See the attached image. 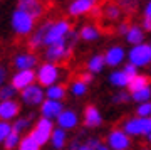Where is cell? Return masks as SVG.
Listing matches in <instances>:
<instances>
[{"instance_id": "3", "label": "cell", "mask_w": 151, "mask_h": 150, "mask_svg": "<svg viewBox=\"0 0 151 150\" xmlns=\"http://www.w3.org/2000/svg\"><path fill=\"white\" fill-rule=\"evenodd\" d=\"M126 133L129 135H151V118H133L124 125Z\"/></svg>"}, {"instance_id": "11", "label": "cell", "mask_w": 151, "mask_h": 150, "mask_svg": "<svg viewBox=\"0 0 151 150\" xmlns=\"http://www.w3.org/2000/svg\"><path fill=\"white\" fill-rule=\"evenodd\" d=\"M97 5V0H76L69 7L70 15H81L89 10H94Z\"/></svg>"}, {"instance_id": "5", "label": "cell", "mask_w": 151, "mask_h": 150, "mask_svg": "<svg viewBox=\"0 0 151 150\" xmlns=\"http://www.w3.org/2000/svg\"><path fill=\"white\" fill-rule=\"evenodd\" d=\"M129 63L134 66H146L151 63V46L139 44L129 51Z\"/></svg>"}, {"instance_id": "8", "label": "cell", "mask_w": 151, "mask_h": 150, "mask_svg": "<svg viewBox=\"0 0 151 150\" xmlns=\"http://www.w3.org/2000/svg\"><path fill=\"white\" fill-rule=\"evenodd\" d=\"M19 10L25 12L35 20L44 14V4L42 0H19Z\"/></svg>"}, {"instance_id": "7", "label": "cell", "mask_w": 151, "mask_h": 150, "mask_svg": "<svg viewBox=\"0 0 151 150\" xmlns=\"http://www.w3.org/2000/svg\"><path fill=\"white\" fill-rule=\"evenodd\" d=\"M57 76H59V69H57L52 63H47V64L40 66V69H39V73H37V79L42 86H49V88H50V86L55 83Z\"/></svg>"}, {"instance_id": "6", "label": "cell", "mask_w": 151, "mask_h": 150, "mask_svg": "<svg viewBox=\"0 0 151 150\" xmlns=\"http://www.w3.org/2000/svg\"><path fill=\"white\" fill-rule=\"evenodd\" d=\"M52 133H54V130H52V122H50L49 118H40L30 135L39 142V145H44L49 138H52Z\"/></svg>"}, {"instance_id": "19", "label": "cell", "mask_w": 151, "mask_h": 150, "mask_svg": "<svg viewBox=\"0 0 151 150\" xmlns=\"http://www.w3.org/2000/svg\"><path fill=\"white\" fill-rule=\"evenodd\" d=\"M35 63H37V58L34 54H22V56H17L15 58L14 64L20 71H29L32 66H35Z\"/></svg>"}, {"instance_id": "38", "label": "cell", "mask_w": 151, "mask_h": 150, "mask_svg": "<svg viewBox=\"0 0 151 150\" xmlns=\"http://www.w3.org/2000/svg\"><path fill=\"white\" fill-rule=\"evenodd\" d=\"M123 71H124V73H126L128 76H129L131 79L138 76V74H136V66H134V64H131V63H129V64H126V66H124V69H123Z\"/></svg>"}, {"instance_id": "13", "label": "cell", "mask_w": 151, "mask_h": 150, "mask_svg": "<svg viewBox=\"0 0 151 150\" xmlns=\"http://www.w3.org/2000/svg\"><path fill=\"white\" fill-rule=\"evenodd\" d=\"M19 110H20V106H19L17 101H12V100H9V101H0V120L2 122L10 120V118H14L19 113Z\"/></svg>"}, {"instance_id": "46", "label": "cell", "mask_w": 151, "mask_h": 150, "mask_svg": "<svg viewBox=\"0 0 151 150\" xmlns=\"http://www.w3.org/2000/svg\"><path fill=\"white\" fill-rule=\"evenodd\" d=\"M145 150H146V149H145Z\"/></svg>"}, {"instance_id": "22", "label": "cell", "mask_w": 151, "mask_h": 150, "mask_svg": "<svg viewBox=\"0 0 151 150\" xmlns=\"http://www.w3.org/2000/svg\"><path fill=\"white\" fill-rule=\"evenodd\" d=\"M65 95V88L60 84H55V86H50L47 90V96L49 100H54V101H59V100H62Z\"/></svg>"}, {"instance_id": "21", "label": "cell", "mask_w": 151, "mask_h": 150, "mask_svg": "<svg viewBox=\"0 0 151 150\" xmlns=\"http://www.w3.org/2000/svg\"><path fill=\"white\" fill-rule=\"evenodd\" d=\"M129 81L131 78L124 71H114L113 74H111V83L114 86H118V88H123V86H129Z\"/></svg>"}, {"instance_id": "17", "label": "cell", "mask_w": 151, "mask_h": 150, "mask_svg": "<svg viewBox=\"0 0 151 150\" xmlns=\"http://www.w3.org/2000/svg\"><path fill=\"white\" fill-rule=\"evenodd\" d=\"M104 59H106V64L109 66H118L121 61L124 59V51L123 47H119V46H116V47H111L106 52V56H104Z\"/></svg>"}, {"instance_id": "37", "label": "cell", "mask_w": 151, "mask_h": 150, "mask_svg": "<svg viewBox=\"0 0 151 150\" xmlns=\"http://www.w3.org/2000/svg\"><path fill=\"white\" fill-rule=\"evenodd\" d=\"M27 125H29V118H20V120H17L15 123L12 125V130L17 132V133H20L24 128H27Z\"/></svg>"}, {"instance_id": "34", "label": "cell", "mask_w": 151, "mask_h": 150, "mask_svg": "<svg viewBox=\"0 0 151 150\" xmlns=\"http://www.w3.org/2000/svg\"><path fill=\"white\" fill-rule=\"evenodd\" d=\"M136 4H138V0H118V7L124 9L126 12L134 10V9H136Z\"/></svg>"}, {"instance_id": "23", "label": "cell", "mask_w": 151, "mask_h": 150, "mask_svg": "<svg viewBox=\"0 0 151 150\" xmlns=\"http://www.w3.org/2000/svg\"><path fill=\"white\" fill-rule=\"evenodd\" d=\"M39 149H40V145L32 135H27L19 145V150H39Z\"/></svg>"}, {"instance_id": "25", "label": "cell", "mask_w": 151, "mask_h": 150, "mask_svg": "<svg viewBox=\"0 0 151 150\" xmlns=\"http://www.w3.org/2000/svg\"><path fill=\"white\" fill-rule=\"evenodd\" d=\"M77 150H108V147L103 145L97 138H89L86 143H82Z\"/></svg>"}, {"instance_id": "24", "label": "cell", "mask_w": 151, "mask_h": 150, "mask_svg": "<svg viewBox=\"0 0 151 150\" xmlns=\"http://www.w3.org/2000/svg\"><path fill=\"white\" fill-rule=\"evenodd\" d=\"M128 41L134 46H139L143 42V31L139 27H131L129 32H128Z\"/></svg>"}, {"instance_id": "32", "label": "cell", "mask_w": 151, "mask_h": 150, "mask_svg": "<svg viewBox=\"0 0 151 150\" xmlns=\"http://www.w3.org/2000/svg\"><path fill=\"white\" fill-rule=\"evenodd\" d=\"M10 133H12V125L0 120V142H5Z\"/></svg>"}, {"instance_id": "29", "label": "cell", "mask_w": 151, "mask_h": 150, "mask_svg": "<svg viewBox=\"0 0 151 150\" xmlns=\"http://www.w3.org/2000/svg\"><path fill=\"white\" fill-rule=\"evenodd\" d=\"M119 7L118 5H108L106 9H104V12H103V15L106 17V19H109V20H116L119 17Z\"/></svg>"}, {"instance_id": "27", "label": "cell", "mask_w": 151, "mask_h": 150, "mask_svg": "<svg viewBox=\"0 0 151 150\" xmlns=\"http://www.w3.org/2000/svg\"><path fill=\"white\" fill-rule=\"evenodd\" d=\"M79 36H81L84 41H94V39L99 36V31L92 25H86V27H82V31H81Z\"/></svg>"}, {"instance_id": "1", "label": "cell", "mask_w": 151, "mask_h": 150, "mask_svg": "<svg viewBox=\"0 0 151 150\" xmlns=\"http://www.w3.org/2000/svg\"><path fill=\"white\" fill-rule=\"evenodd\" d=\"M76 42H77V34H76L74 31H70L62 41L52 44V46H49L47 51H45V58H47L50 63L64 61V59H67L70 56L72 47H74Z\"/></svg>"}, {"instance_id": "40", "label": "cell", "mask_w": 151, "mask_h": 150, "mask_svg": "<svg viewBox=\"0 0 151 150\" xmlns=\"http://www.w3.org/2000/svg\"><path fill=\"white\" fill-rule=\"evenodd\" d=\"M79 81H82V83H86L87 84V83H91L92 81V74L91 73H84V74H81V79Z\"/></svg>"}, {"instance_id": "10", "label": "cell", "mask_w": 151, "mask_h": 150, "mask_svg": "<svg viewBox=\"0 0 151 150\" xmlns=\"http://www.w3.org/2000/svg\"><path fill=\"white\" fill-rule=\"evenodd\" d=\"M35 79V74H34L32 71H20V73H17L14 78H12V86L15 88V90H25L29 86L32 84V81Z\"/></svg>"}, {"instance_id": "20", "label": "cell", "mask_w": 151, "mask_h": 150, "mask_svg": "<svg viewBox=\"0 0 151 150\" xmlns=\"http://www.w3.org/2000/svg\"><path fill=\"white\" fill-rule=\"evenodd\" d=\"M150 76H136V78H133V79L129 81V90L133 93L136 91H141V90H145V88H150Z\"/></svg>"}, {"instance_id": "4", "label": "cell", "mask_w": 151, "mask_h": 150, "mask_svg": "<svg viewBox=\"0 0 151 150\" xmlns=\"http://www.w3.org/2000/svg\"><path fill=\"white\" fill-rule=\"evenodd\" d=\"M12 25L15 29L17 34H20V36H25L32 31L34 27V19L30 15H27L25 12H22L17 9L14 12V17H12Z\"/></svg>"}, {"instance_id": "35", "label": "cell", "mask_w": 151, "mask_h": 150, "mask_svg": "<svg viewBox=\"0 0 151 150\" xmlns=\"http://www.w3.org/2000/svg\"><path fill=\"white\" fill-rule=\"evenodd\" d=\"M138 115H139L141 118H150L151 117V101L143 103V105L138 108Z\"/></svg>"}, {"instance_id": "14", "label": "cell", "mask_w": 151, "mask_h": 150, "mask_svg": "<svg viewBox=\"0 0 151 150\" xmlns=\"http://www.w3.org/2000/svg\"><path fill=\"white\" fill-rule=\"evenodd\" d=\"M62 113V105L59 101H54V100H45L42 103V115L44 118H59V115Z\"/></svg>"}, {"instance_id": "28", "label": "cell", "mask_w": 151, "mask_h": 150, "mask_svg": "<svg viewBox=\"0 0 151 150\" xmlns=\"http://www.w3.org/2000/svg\"><path fill=\"white\" fill-rule=\"evenodd\" d=\"M64 142H65L64 130L62 128L54 130V133H52V145H54L55 149H62V147H64Z\"/></svg>"}, {"instance_id": "26", "label": "cell", "mask_w": 151, "mask_h": 150, "mask_svg": "<svg viewBox=\"0 0 151 150\" xmlns=\"http://www.w3.org/2000/svg\"><path fill=\"white\" fill-rule=\"evenodd\" d=\"M104 64H106V59H104L103 56H94V58L89 61L87 68H89V71H91V73H97V71L103 69Z\"/></svg>"}, {"instance_id": "39", "label": "cell", "mask_w": 151, "mask_h": 150, "mask_svg": "<svg viewBox=\"0 0 151 150\" xmlns=\"http://www.w3.org/2000/svg\"><path fill=\"white\" fill-rule=\"evenodd\" d=\"M129 100V95L128 93H119L118 96L114 98V101H118V103H123V101H128Z\"/></svg>"}, {"instance_id": "16", "label": "cell", "mask_w": 151, "mask_h": 150, "mask_svg": "<svg viewBox=\"0 0 151 150\" xmlns=\"http://www.w3.org/2000/svg\"><path fill=\"white\" fill-rule=\"evenodd\" d=\"M101 122H103V118H101V115H99V111H97V108L92 106V105L87 106L86 111H84V125L94 128V127H97V125H101Z\"/></svg>"}, {"instance_id": "9", "label": "cell", "mask_w": 151, "mask_h": 150, "mask_svg": "<svg viewBox=\"0 0 151 150\" xmlns=\"http://www.w3.org/2000/svg\"><path fill=\"white\" fill-rule=\"evenodd\" d=\"M108 142H109V147L113 150H126L129 147V138H128V135L124 133V132H121V130L111 132Z\"/></svg>"}, {"instance_id": "30", "label": "cell", "mask_w": 151, "mask_h": 150, "mask_svg": "<svg viewBox=\"0 0 151 150\" xmlns=\"http://www.w3.org/2000/svg\"><path fill=\"white\" fill-rule=\"evenodd\" d=\"M15 88L14 86H2L0 88V101H9L14 95H15Z\"/></svg>"}, {"instance_id": "18", "label": "cell", "mask_w": 151, "mask_h": 150, "mask_svg": "<svg viewBox=\"0 0 151 150\" xmlns=\"http://www.w3.org/2000/svg\"><path fill=\"white\" fill-rule=\"evenodd\" d=\"M57 123H59V127L62 130L64 128H72V127L77 125V115H76L74 111H70V110L62 111L59 115V118H57Z\"/></svg>"}, {"instance_id": "31", "label": "cell", "mask_w": 151, "mask_h": 150, "mask_svg": "<svg viewBox=\"0 0 151 150\" xmlns=\"http://www.w3.org/2000/svg\"><path fill=\"white\" fill-rule=\"evenodd\" d=\"M19 138H20V137H19V133L12 130V133L9 135V137H7V140L4 142V143H5V149H7V150H12V149H15V145L19 143Z\"/></svg>"}, {"instance_id": "36", "label": "cell", "mask_w": 151, "mask_h": 150, "mask_svg": "<svg viewBox=\"0 0 151 150\" xmlns=\"http://www.w3.org/2000/svg\"><path fill=\"white\" fill-rule=\"evenodd\" d=\"M86 90H87V84H86V83H82V81H79V79L72 84V93H74V95H77V96L84 95V93H86Z\"/></svg>"}, {"instance_id": "42", "label": "cell", "mask_w": 151, "mask_h": 150, "mask_svg": "<svg viewBox=\"0 0 151 150\" xmlns=\"http://www.w3.org/2000/svg\"><path fill=\"white\" fill-rule=\"evenodd\" d=\"M143 27H145L146 31H151V19L145 17V22H143Z\"/></svg>"}, {"instance_id": "43", "label": "cell", "mask_w": 151, "mask_h": 150, "mask_svg": "<svg viewBox=\"0 0 151 150\" xmlns=\"http://www.w3.org/2000/svg\"><path fill=\"white\" fill-rule=\"evenodd\" d=\"M4 79H5V69L0 68V88L4 86Z\"/></svg>"}, {"instance_id": "45", "label": "cell", "mask_w": 151, "mask_h": 150, "mask_svg": "<svg viewBox=\"0 0 151 150\" xmlns=\"http://www.w3.org/2000/svg\"><path fill=\"white\" fill-rule=\"evenodd\" d=\"M148 140H150V142H151V135H150V138H148Z\"/></svg>"}, {"instance_id": "12", "label": "cell", "mask_w": 151, "mask_h": 150, "mask_svg": "<svg viewBox=\"0 0 151 150\" xmlns=\"http://www.w3.org/2000/svg\"><path fill=\"white\" fill-rule=\"evenodd\" d=\"M22 98H24V101L29 103V105H39V103H42L44 93L39 86L30 84L29 88H25V90L22 91Z\"/></svg>"}, {"instance_id": "15", "label": "cell", "mask_w": 151, "mask_h": 150, "mask_svg": "<svg viewBox=\"0 0 151 150\" xmlns=\"http://www.w3.org/2000/svg\"><path fill=\"white\" fill-rule=\"evenodd\" d=\"M52 24H54V22H45L44 25H40V29H39L37 32L30 37V41H29V47H30V49H37L40 44H44L45 36H47L49 29H50V25H52Z\"/></svg>"}, {"instance_id": "41", "label": "cell", "mask_w": 151, "mask_h": 150, "mask_svg": "<svg viewBox=\"0 0 151 150\" xmlns=\"http://www.w3.org/2000/svg\"><path fill=\"white\" fill-rule=\"evenodd\" d=\"M119 34H126L128 36V32H129V27H128V24H121V25L118 27Z\"/></svg>"}, {"instance_id": "2", "label": "cell", "mask_w": 151, "mask_h": 150, "mask_svg": "<svg viewBox=\"0 0 151 150\" xmlns=\"http://www.w3.org/2000/svg\"><path fill=\"white\" fill-rule=\"evenodd\" d=\"M69 32H70L69 22H65V20L54 22V24L50 25V29H49L47 36H45V41H44V44H47V46H52V44H55V42H59V41H62V39H64Z\"/></svg>"}, {"instance_id": "44", "label": "cell", "mask_w": 151, "mask_h": 150, "mask_svg": "<svg viewBox=\"0 0 151 150\" xmlns=\"http://www.w3.org/2000/svg\"><path fill=\"white\" fill-rule=\"evenodd\" d=\"M145 15L148 17V19H151V0H150V4H148L146 9H145Z\"/></svg>"}, {"instance_id": "33", "label": "cell", "mask_w": 151, "mask_h": 150, "mask_svg": "<svg viewBox=\"0 0 151 150\" xmlns=\"http://www.w3.org/2000/svg\"><path fill=\"white\" fill-rule=\"evenodd\" d=\"M150 96H151L150 88H145V90H141V91L133 93V100H136V101H146V100H150Z\"/></svg>"}]
</instances>
